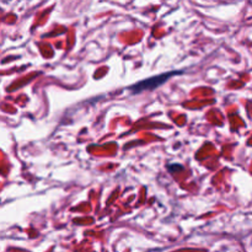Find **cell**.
<instances>
[{"mask_svg": "<svg viewBox=\"0 0 252 252\" xmlns=\"http://www.w3.org/2000/svg\"><path fill=\"white\" fill-rule=\"evenodd\" d=\"M175 71H170V73H165L161 74V75H157V76H153V78L149 79H145L144 81H140V83L134 84L133 86H130L129 90L132 93L138 94V93H142L144 90H150V89H157L159 88L161 84H164L165 81L169 80V78H171L172 75H175Z\"/></svg>", "mask_w": 252, "mask_h": 252, "instance_id": "obj_1", "label": "cell"}]
</instances>
